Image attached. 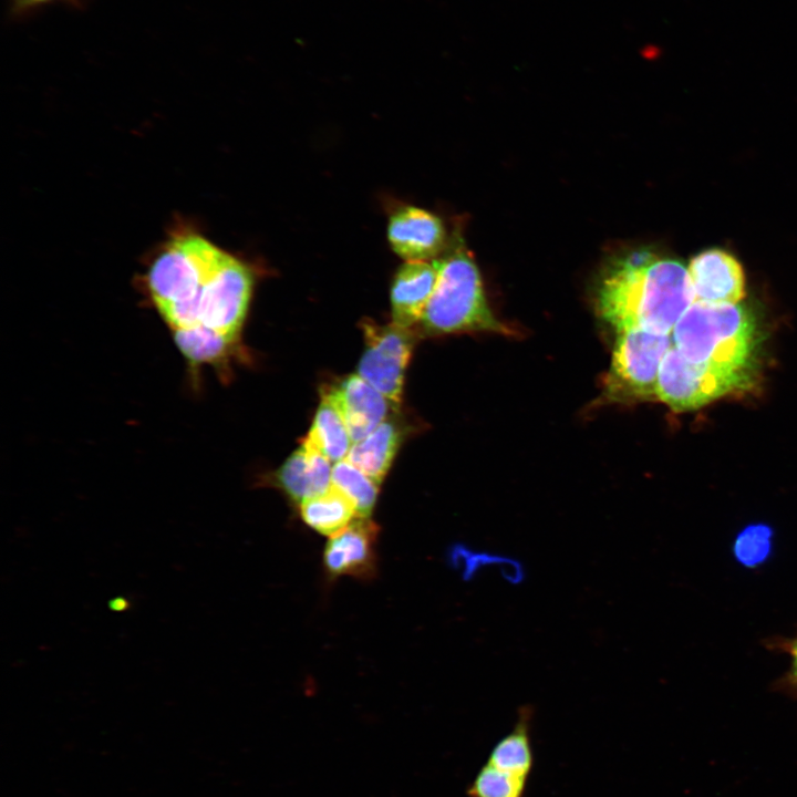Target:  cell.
<instances>
[{
  "label": "cell",
  "mask_w": 797,
  "mask_h": 797,
  "mask_svg": "<svg viewBox=\"0 0 797 797\" xmlns=\"http://www.w3.org/2000/svg\"><path fill=\"white\" fill-rule=\"evenodd\" d=\"M142 286L172 332L205 328L239 342L252 294V272L194 225L174 224L151 252Z\"/></svg>",
  "instance_id": "cell-1"
},
{
  "label": "cell",
  "mask_w": 797,
  "mask_h": 797,
  "mask_svg": "<svg viewBox=\"0 0 797 797\" xmlns=\"http://www.w3.org/2000/svg\"><path fill=\"white\" fill-rule=\"evenodd\" d=\"M694 301L689 270L648 250L612 262L597 294L598 312L615 332L640 328L670 334Z\"/></svg>",
  "instance_id": "cell-2"
},
{
  "label": "cell",
  "mask_w": 797,
  "mask_h": 797,
  "mask_svg": "<svg viewBox=\"0 0 797 797\" xmlns=\"http://www.w3.org/2000/svg\"><path fill=\"white\" fill-rule=\"evenodd\" d=\"M755 322L739 303L694 301L672 330V343L695 364L749 373Z\"/></svg>",
  "instance_id": "cell-3"
},
{
  "label": "cell",
  "mask_w": 797,
  "mask_h": 797,
  "mask_svg": "<svg viewBox=\"0 0 797 797\" xmlns=\"http://www.w3.org/2000/svg\"><path fill=\"white\" fill-rule=\"evenodd\" d=\"M434 260L437 283L418 321L424 332H508L488 307L479 271L464 246H449L442 258Z\"/></svg>",
  "instance_id": "cell-4"
},
{
  "label": "cell",
  "mask_w": 797,
  "mask_h": 797,
  "mask_svg": "<svg viewBox=\"0 0 797 797\" xmlns=\"http://www.w3.org/2000/svg\"><path fill=\"white\" fill-rule=\"evenodd\" d=\"M615 333L603 397L612 403H630L656 397L660 365L672 346V338L670 334H660L640 328H630Z\"/></svg>",
  "instance_id": "cell-5"
},
{
  "label": "cell",
  "mask_w": 797,
  "mask_h": 797,
  "mask_svg": "<svg viewBox=\"0 0 797 797\" xmlns=\"http://www.w3.org/2000/svg\"><path fill=\"white\" fill-rule=\"evenodd\" d=\"M749 373L728 372L695 364L671 346L659 370L656 398L673 411L695 410L734 391L744 389Z\"/></svg>",
  "instance_id": "cell-6"
},
{
  "label": "cell",
  "mask_w": 797,
  "mask_h": 797,
  "mask_svg": "<svg viewBox=\"0 0 797 797\" xmlns=\"http://www.w3.org/2000/svg\"><path fill=\"white\" fill-rule=\"evenodd\" d=\"M363 333L366 346L358 366V374L398 405L416 334L412 328L394 323L379 325L372 321L363 322Z\"/></svg>",
  "instance_id": "cell-7"
},
{
  "label": "cell",
  "mask_w": 797,
  "mask_h": 797,
  "mask_svg": "<svg viewBox=\"0 0 797 797\" xmlns=\"http://www.w3.org/2000/svg\"><path fill=\"white\" fill-rule=\"evenodd\" d=\"M377 535L379 527L369 518L362 517L332 535L323 553L328 575L372 578L376 570Z\"/></svg>",
  "instance_id": "cell-8"
},
{
  "label": "cell",
  "mask_w": 797,
  "mask_h": 797,
  "mask_svg": "<svg viewBox=\"0 0 797 797\" xmlns=\"http://www.w3.org/2000/svg\"><path fill=\"white\" fill-rule=\"evenodd\" d=\"M687 270L695 301L738 303L745 296L743 268L724 250L702 251L691 260Z\"/></svg>",
  "instance_id": "cell-9"
},
{
  "label": "cell",
  "mask_w": 797,
  "mask_h": 797,
  "mask_svg": "<svg viewBox=\"0 0 797 797\" xmlns=\"http://www.w3.org/2000/svg\"><path fill=\"white\" fill-rule=\"evenodd\" d=\"M338 406L352 443H356L387 420L396 406L359 374L345 376L325 391Z\"/></svg>",
  "instance_id": "cell-10"
},
{
  "label": "cell",
  "mask_w": 797,
  "mask_h": 797,
  "mask_svg": "<svg viewBox=\"0 0 797 797\" xmlns=\"http://www.w3.org/2000/svg\"><path fill=\"white\" fill-rule=\"evenodd\" d=\"M387 238L392 249L405 261H427L445 246L441 219L414 206H404L390 217Z\"/></svg>",
  "instance_id": "cell-11"
},
{
  "label": "cell",
  "mask_w": 797,
  "mask_h": 797,
  "mask_svg": "<svg viewBox=\"0 0 797 797\" xmlns=\"http://www.w3.org/2000/svg\"><path fill=\"white\" fill-rule=\"evenodd\" d=\"M438 278L435 260L405 261L396 271L391 288L393 323L413 328L433 294Z\"/></svg>",
  "instance_id": "cell-12"
},
{
  "label": "cell",
  "mask_w": 797,
  "mask_h": 797,
  "mask_svg": "<svg viewBox=\"0 0 797 797\" xmlns=\"http://www.w3.org/2000/svg\"><path fill=\"white\" fill-rule=\"evenodd\" d=\"M330 459L308 438L276 473V482L293 501L302 503L332 486Z\"/></svg>",
  "instance_id": "cell-13"
},
{
  "label": "cell",
  "mask_w": 797,
  "mask_h": 797,
  "mask_svg": "<svg viewBox=\"0 0 797 797\" xmlns=\"http://www.w3.org/2000/svg\"><path fill=\"white\" fill-rule=\"evenodd\" d=\"M532 713L530 705L519 708L513 729L493 746L486 764L508 777L529 782L535 765Z\"/></svg>",
  "instance_id": "cell-14"
},
{
  "label": "cell",
  "mask_w": 797,
  "mask_h": 797,
  "mask_svg": "<svg viewBox=\"0 0 797 797\" xmlns=\"http://www.w3.org/2000/svg\"><path fill=\"white\" fill-rule=\"evenodd\" d=\"M401 438L400 427L386 420L354 443L346 459L380 485L394 459Z\"/></svg>",
  "instance_id": "cell-15"
},
{
  "label": "cell",
  "mask_w": 797,
  "mask_h": 797,
  "mask_svg": "<svg viewBox=\"0 0 797 797\" xmlns=\"http://www.w3.org/2000/svg\"><path fill=\"white\" fill-rule=\"evenodd\" d=\"M300 515L310 528L329 537L345 528L358 516L352 501L333 486L323 494L303 500Z\"/></svg>",
  "instance_id": "cell-16"
},
{
  "label": "cell",
  "mask_w": 797,
  "mask_h": 797,
  "mask_svg": "<svg viewBox=\"0 0 797 797\" xmlns=\"http://www.w3.org/2000/svg\"><path fill=\"white\" fill-rule=\"evenodd\" d=\"M307 437L335 463L344 459L353 445L344 420L327 392L322 396Z\"/></svg>",
  "instance_id": "cell-17"
},
{
  "label": "cell",
  "mask_w": 797,
  "mask_h": 797,
  "mask_svg": "<svg viewBox=\"0 0 797 797\" xmlns=\"http://www.w3.org/2000/svg\"><path fill=\"white\" fill-rule=\"evenodd\" d=\"M172 333L178 350L192 365H224L239 344L205 328L176 330Z\"/></svg>",
  "instance_id": "cell-18"
},
{
  "label": "cell",
  "mask_w": 797,
  "mask_h": 797,
  "mask_svg": "<svg viewBox=\"0 0 797 797\" xmlns=\"http://www.w3.org/2000/svg\"><path fill=\"white\" fill-rule=\"evenodd\" d=\"M332 486L354 505L358 517L369 518L379 494V484L346 458L332 467Z\"/></svg>",
  "instance_id": "cell-19"
},
{
  "label": "cell",
  "mask_w": 797,
  "mask_h": 797,
  "mask_svg": "<svg viewBox=\"0 0 797 797\" xmlns=\"http://www.w3.org/2000/svg\"><path fill=\"white\" fill-rule=\"evenodd\" d=\"M528 782L508 777L486 763L469 783L467 797H525Z\"/></svg>",
  "instance_id": "cell-20"
},
{
  "label": "cell",
  "mask_w": 797,
  "mask_h": 797,
  "mask_svg": "<svg viewBox=\"0 0 797 797\" xmlns=\"http://www.w3.org/2000/svg\"><path fill=\"white\" fill-rule=\"evenodd\" d=\"M773 531L763 524L751 525L735 538L733 551L737 561L745 567L762 565L772 550Z\"/></svg>",
  "instance_id": "cell-21"
},
{
  "label": "cell",
  "mask_w": 797,
  "mask_h": 797,
  "mask_svg": "<svg viewBox=\"0 0 797 797\" xmlns=\"http://www.w3.org/2000/svg\"><path fill=\"white\" fill-rule=\"evenodd\" d=\"M768 646L789 656V669L780 682V689L797 697V635L793 638H776L769 641Z\"/></svg>",
  "instance_id": "cell-22"
},
{
  "label": "cell",
  "mask_w": 797,
  "mask_h": 797,
  "mask_svg": "<svg viewBox=\"0 0 797 797\" xmlns=\"http://www.w3.org/2000/svg\"><path fill=\"white\" fill-rule=\"evenodd\" d=\"M9 11L13 17H24L42 7L54 3H66L80 7L84 0H8Z\"/></svg>",
  "instance_id": "cell-23"
},
{
  "label": "cell",
  "mask_w": 797,
  "mask_h": 797,
  "mask_svg": "<svg viewBox=\"0 0 797 797\" xmlns=\"http://www.w3.org/2000/svg\"><path fill=\"white\" fill-rule=\"evenodd\" d=\"M130 607V601L123 597H115L108 601V608L114 612L126 611Z\"/></svg>",
  "instance_id": "cell-24"
}]
</instances>
